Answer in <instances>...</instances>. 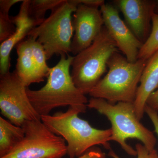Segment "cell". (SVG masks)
Instances as JSON below:
<instances>
[{"mask_svg": "<svg viewBox=\"0 0 158 158\" xmlns=\"http://www.w3.org/2000/svg\"><path fill=\"white\" fill-rule=\"evenodd\" d=\"M59 62L51 68L47 82L38 90L27 88V93L34 109L40 116L49 115L59 107H75L85 113L88 101L76 87L70 68L73 56L62 55Z\"/></svg>", "mask_w": 158, "mask_h": 158, "instance_id": "obj_1", "label": "cell"}, {"mask_svg": "<svg viewBox=\"0 0 158 158\" xmlns=\"http://www.w3.org/2000/svg\"><path fill=\"white\" fill-rule=\"evenodd\" d=\"M80 113L81 111L78 108L69 107L66 112L41 116V120L53 133L65 139L69 158L79 157L98 145L110 149L111 129L92 127L88 121L79 117Z\"/></svg>", "mask_w": 158, "mask_h": 158, "instance_id": "obj_2", "label": "cell"}, {"mask_svg": "<svg viewBox=\"0 0 158 158\" xmlns=\"http://www.w3.org/2000/svg\"><path fill=\"white\" fill-rule=\"evenodd\" d=\"M87 106L108 118L112 125L110 141L118 143L129 155L137 156L136 149L127 144V141L130 138L138 139L149 150L155 149L156 138L137 118L134 103L119 102L111 104L103 99L91 98Z\"/></svg>", "mask_w": 158, "mask_h": 158, "instance_id": "obj_3", "label": "cell"}, {"mask_svg": "<svg viewBox=\"0 0 158 158\" xmlns=\"http://www.w3.org/2000/svg\"><path fill=\"white\" fill-rule=\"evenodd\" d=\"M147 61L138 59L133 63L118 52L114 53L107 62V73L89 95L94 98L103 99L111 104L119 102L134 103Z\"/></svg>", "mask_w": 158, "mask_h": 158, "instance_id": "obj_4", "label": "cell"}, {"mask_svg": "<svg viewBox=\"0 0 158 158\" xmlns=\"http://www.w3.org/2000/svg\"><path fill=\"white\" fill-rule=\"evenodd\" d=\"M118 49L105 26L92 44L73 56L72 78L76 87L86 95L107 71V62Z\"/></svg>", "mask_w": 158, "mask_h": 158, "instance_id": "obj_5", "label": "cell"}, {"mask_svg": "<svg viewBox=\"0 0 158 158\" xmlns=\"http://www.w3.org/2000/svg\"><path fill=\"white\" fill-rule=\"evenodd\" d=\"M77 6L72 0H63L49 16L32 29L27 36L37 39L43 47L48 60L54 55H68L73 37L72 14Z\"/></svg>", "mask_w": 158, "mask_h": 158, "instance_id": "obj_6", "label": "cell"}, {"mask_svg": "<svg viewBox=\"0 0 158 158\" xmlns=\"http://www.w3.org/2000/svg\"><path fill=\"white\" fill-rule=\"evenodd\" d=\"M21 127L25 133L22 141L0 158H62L67 154L65 139L53 133L41 119L26 121Z\"/></svg>", "mask_w": 158, "mask_h": 158, "instance_id": "obj_7", "label": "cell"}, {"mask_svg": "<svg viewBox=\"0 0 158 158\" xmlns=\"http://www.w3.org/2000/svg\"><path fill=\"white\" fill-rule=\"evenodd\" d=\"M27 88L14 71L0 76L1 113L21 127L26 121L41 119L29 99Z\"/></svg>", "mask_w": 158, "mask_h": 158, "instance_id": "obj_8", "label": "cell"}, {"mask_svg": "<svg viewBox=\"0 0 158 158\" xmlns=\"http://www.w3.org/2000/svg\"><path fill=\"white\" fill-rule=\"evenodd\" d=\"M72 25L70 52L75 56L92 44L104 26L100 9L80 4L73 15Z\"/></svg>", "mask_w": 158, "mask_h": 158, "instance_id": "obj_9", "label": "cell"}, {"mask_svg": "<svg viewBox=\"0 0 158 158\" xmlns=\"http://www.w3.org/2000/svg\"><path fill=\"white\" fill-rule=\"evenodd\" d=\"M104 26L128 61L138 60L139 51L143 44L140 42L121 19L118 9L114 4L105 3L100 7Z\"/></svg>", "mask_w": 158, "mask_h": 158, "instance_id": "obj_10", "label": "cell"}, {"mask_svg": "<svg viewBox=\"0 0 158 158\" xmlns=\"http://www.w3.org/2000/svg\"><path fill=\"white\" fill-rule=\"evenodd\" d=\"M113 4L123 15L124 22L133 34L144 44L148 39L152 27L155 13L154 0H116Z\"/></svg>", "mask_w": 158, "mask_h": 158, "instance_id": "obj_11", "label": "cell"}, {"mask_svg": "<svg viewBox=\"0 0 158 158\" xmlns=\"http://www.w3.org/2000/svg\"><path fill=\"white\" fill-rule=\"evenodd\" d=\"M31 0L22 2L19 12L11 18L16 27L14 34L0 45V73L1 75L9 72L11 62L10 53L12 49L25 37H27L30 31L35 27L34 22L29 17L28 9Z\"/></svg>", "mask_w": 158, "mask_h": 158, "instance_id": "obj_12", "label": "cell"}, {"mask_svg": "<svg viewBox=\"0 0 158 158\" xmlns=\"http://www.w3.org/2000/svg\"><path fill=\"white\" fill-rule=\"evenodd\" d=\"M134 109L139 120L143 118L148 99L158 87V50L148 60L140 81Z\"/></svg>", "mask_w": 158, "mask_h": 158, "instance_id": "obj_13", "label": "cell"}, {"mask_svg": "<svg viewBox=\"0 0 158 158\" xmlns=\"http://www.w3.org/2000/svg\"><path fill=\"white\" fill-rule=\"evenodd\" d=\"M18 55L15 73L28 88L31 84L42 82L37 73L31 47V39L27 36L15 46Z\"/></svg>", "mask_w": 158, "mask_h": 158, "instance_id": "obj_14", "label": "cell"}, {"mask_svg": "<svg viewBox=\"0 0 158 158\" xmlns=\"http://www.w3.org/2000/svg\"><path fill=\"white\" fill-rule=\"evenodd\" d=\"M25 136L22 127L0 117V158L8 154Z\"/></svg>", "mask_w": 158, "mask_h": 158, "instance_id": "obj_15", "label": "cell"}, {"mask_svg": "<svg viewBox=\"0 0 158 158\" xmlns=\"http://www.w3.org/2000/svg\"><path fill=\"white\" fill-rule=\"evenodd\" d=\"M63 2V0H31L28 9L29 17L37 27L45 20L47 11H52Z\"/></svg>", "mask_w": 158, "mask_h": 158, "instance_id": "obj_16", "label": "cell"}, {"mask_svg": "<svg viewBox=\"0 0 158 158\" xmlns=\"http://www.w3.org/2000/svg\"><path fill=\"white\" fill-rule=\"evenodd\" d=\"M31 39L32 53L35 64L37 68V72L40 78L42 81L44 78L48 77L51 68L49 67L46 61L48 60L46 54L43 46L34 37L28 36Z\"/></svg>", "mask_w": 158, "mask_h": 158, "instance_id": "obj_17", "label": "cell"}, {"mask_svg": "<svg viewBox=\"0 0 158 158\" xmlns=\"http://www.w3.org/2000/svg\"><path fill=\"white\" fill-rule=\"evenodd\" d=\"M152 23L151 32L139 51L138 59L148 60L158 50V14L153 15Z\"/></svg>", "mask_w": 158, "mask_h": 158, "instance_id": "obj_18", "label": "cell"}, {"mask_svg": "<svg viewBox=\"0 0 158 158\" xmlns=\"http://www.w3.org/2000/svg\"><path fill=\"white\" fill-rule=\"evenodd\" d=\"M16 27L9 15L0 14V42L9 39L14 34Z\"/></svg>", "mask_w": 158, "mask_h": 158, "instance_id": "obj_19", "label": "cell"}, {"mask_svg": "<svg viewBox=\"0 0 158 158\" xmlns=\"http://www.w3.org/2000/svg\"><path fill=\"white\" fill-rule=\"evenodd\" d=\"M135 147L137 158H158V153L155 149L149 150L141 143L136 144ZM109 155L113 158H120L111 149H110Z\"/></svg>", "mask_w": 158, "mask_h": 158, "instance_id": "obj_20", "label": "cell"}, {"mask_svg": "<svg viewBox=\"0 0 158 158\" xmlns=\"http://www.w3.org/2000/svg\"><path fill=\"white\" fill-rule=\"evenodd\" d=\"M77 158H106V156L99 148L94 147Z\"/></svg>", "mask_w": 158, "mask_h": 158, "instance_id": "obj_21", "label": "cell"}, {"mask_svg": "<svg viewBox=\"0 0 158 158\" xmlns=\"http://www.w3.org/2000/svg\"><path fill=\"white\" fill-rule=\"evenodd\" d=\"M22 0H1L0 1V14L9 15V11L12 6Z\"/></svg>", "mask_w": 158, "mask_h": 158, "instance_id": "obj_22", "label": "cell"}, {"mask_svg": "<svg viewBox=\"0 0 158 158\" xmlns=\"http://www.w3.org/2000/svg\"><path fill=\"white\" fill-rule=\"evenodd\" d=\"M145 113H147L150 119L151 120L154 127L156 133L158 137V111L154 110L151 108L146 105L145 109Z\"/></svg>", "mask_w": 158, "mask_h": 158, "instance_id": "obj_23", "label": "cell"}, {"mask_svg": "<svg viewBox=\"0 0 158 158\" xmlns=\"http://www.w3.org/2000/svg\"><path fill=\"white\" fill-rule=\"evenodd\" d=\"M74 3L77 6L83 4L91 7H97V8H100L105 2L103 0H73Z\"/></svg>", "mask_w": 158, "mask_h": 158, "instance_id": "obj_24", "label": "cell"}, {"mask_svg": "<svg viewBox=\"0 0 158 158\" xmlns=\"http://www.w3.org/2000/svg\"><path fill=\"white\" fill-rule=\"evenodd\" d=\"M146 105L154 110L158 111V87L148 97Z\"/></svg>", "mask_w": 158, "mask_h": 158, "instance_id": "obj_25", "label": "cell"}, {"mask_svg": "<svg viewBox=\"0 0 158 158\" xmlns=\"http://www.w3.org/2000/svg\"><path fill=\"white\" fill-rule=\"evenodd\" d=\"M155 13H156V14H158V0L156 1V6Z\"/></svg>", "mask_w": 158, "mask_h": 158, "instance_id": "obj_26", "label": "cell"}]
</instances>
